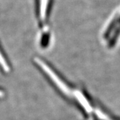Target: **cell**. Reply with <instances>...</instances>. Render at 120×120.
<instances>
[{"mask_svg": "<svg viewBox=\"0 0 120 120\" xmlns=\"http://www.w3.org/2000/svg\"><path fill=\"white\" fill-rule=\"evenodd\" d=\"M6 96V91L5 90L0 87V100L4 99Z\"/></svg>", "mask_w": 120, "mask_h": 120, "instance_id": "7a4b0ae2", "label": "cell"}, {"mask_svg": "<svg viewBox=\"0 0 120 120\" xmlns=\"http://www.w3.org/2000/svg\"><path fill=\"white\" fill-rule=\"evenodd\" d=\"M13 65L6 52L0 41V71L5 75L12 71Z\"/></svg>", "mask_w": 120, "mask_h": 120, "instance_id": "6da1fadb", "label": "cell"}]
</instances>
